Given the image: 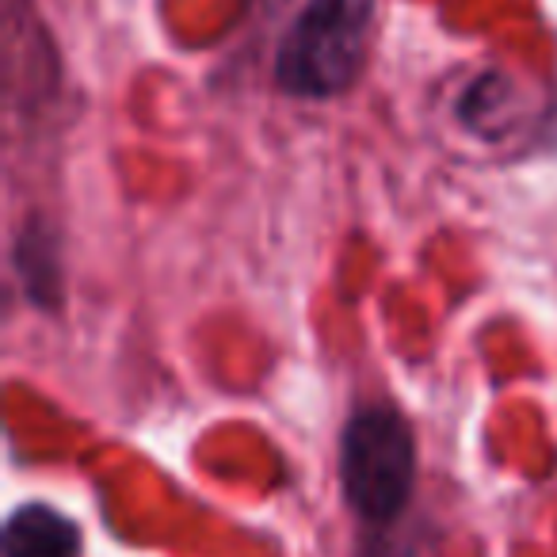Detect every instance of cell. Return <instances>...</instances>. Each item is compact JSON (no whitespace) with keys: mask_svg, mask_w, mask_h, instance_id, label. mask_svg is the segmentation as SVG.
I'll return each mask as SVG.
<instances>
[{"mask_svg":"<svg viewBox=\"0 0 557 557\" xmlns=\"http://www.w3.org/2000/svg\"><path fill=\"white\" fill-rule=\"evenodd\" d=\"M374 0H306L275 58V81L287 96L329 100L356 85L367 62Z\"/></svg>","mask_w":557,"mask_h":557,"instance_id":"6da1fadb","label":"cell"},{"mask_svg":"<svg viewBox=\"0 0 557 557\" xmlns=\"http://www.w3.org/2000/svg\"><path fill=\"white\" fill-rule=\"evenodd\" d=\"M417 485L412 428L389 405L359 409L341 435V488L363 523L386 527L405 511Z\"/></svg>","mask_w":557,"mask_h":557,"instance_id":"7a4b0ae2","label":"cell"},{"mask_svg":"<svg viewBox=\"0 0 557 557\" xmlns=\"http://www.w3.org/2000/svg\"><path fill=\"white\" fill-rule=\"evenodd\" d=\"M4 557H81V531L50 504H24L4 527Z\"/></svg>","mask_w":557,"mask_h":557,"instance_id":"3957f363","label":"cell"}]
</instances>
